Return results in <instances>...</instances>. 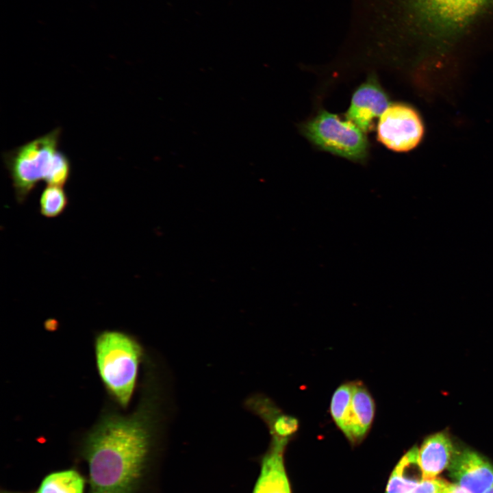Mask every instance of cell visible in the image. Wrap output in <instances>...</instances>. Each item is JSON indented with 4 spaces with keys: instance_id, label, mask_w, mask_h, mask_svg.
<instances>
[{
    "instance_id": "17",
    "label": "cell",
    "mask_w": 493,
    "mask_h": 493,
    "mask_svg": "<svg viewBox=\"0 0 493 493\" xmlns=\"http://www.w3.org/2000/svg\"><path fill=\"white\" fill-rule=\"evenodd\" d=\"M448 483L440 478L423 480L407 493H442Z\"/></svg>"
},
{
    "instance_id": "4",
    "label": "cell",
    "mask_w": 493,
    "mask_h": 493,
    "mask_svg": "<svg viewBox=\"0 0 493 493\" xmlns=\"http://www.w3.org/2000/svg\"><path fill=\"white\" fill-rule=\"evenodd\" d=\"M95 355L105 388L121 406H127L135 388L142 347L123 332L105 331L96 339Z\"/></svg>"
},
{
    "instance_id": "5",
    "label": "cell",
    "mask_w": 493,
    "mask_h": 493,
    "mask_svg": "<svg viewBox=\"0 0 493 493\" xmlns=\"http://www.w3.org/2000/svg\"><path fill=\"white\" fill-rule=\"evenodd\" d=\"M301 134L318 149L364 163L369 154L366 134L352 121L325 110L299 126Z\"/></svg>"
},
{
    "instance_id": "20",
    "label": "cell",
    "mask_w": 493,
    "mask_h": 493,
    "mask_svg": "<svg viewBox=\"0 0 493 493\" xmlns=\"http://www.w3.org/2000/svg\"><path fill=\"white\" fill-rule=\"evenodd\" d=\"M1 493H20V492H14L4 491V492H2Z\"/></svg>"
},
{
    "instance_id": "10",
    "label": "cell",
    "mask_w": 493,
    "mask_h": 493,
    "mask_svg": "<svg viewBox=\"0 0 493 493\" xmlns=\"http://www.w3.org/2000/svg\"><path fill=\"white\" fill-rule=\"evenodd\" d=\"M288 440L272 438L253 493H291L283 454Z\"/></svg>"
},
{
    "instance_id": "14",
    "label": "cell",
    "mask_w": 493,
    "mask_h": 493,
    "mask_svg": "<svg viewBox=\"0 0 493 493\" xmlns=\"http://www.w3.org/2000/svg\"><path fill=\"white\" fill-rule=\"evenodd\" d=\"M84 487L83 476L71 468L47 475L35 493H84Z\"/></svg>"
},
{
    "instance_id": "3",
    "label": "cell",
    "mask_w": 493,
    "mask_h": 493,
    "mask_svg": "<svg viewBox=\"0 0 493 493\" xmlns=\"http://www.w3.org/2000/svg\"><path fill=\"white\" fill-rule=\"evenodd\" d=\"M61 135L58 127L3 153L18 203H23L40 181L64 187L68 181L71 163L60 149Z\"/></svg>"
},
{
    "instance_id": "13",
    "label": "cell",
    "mask_w": 493,
    "mask_h": 493,
    "mask_svg": "<svg viewBox=\"0 0 493 493\" xmlns=\"http://www.w3.org/2000/svg\"><path fill=\"white\" fill-rule=\"evenodd\" d=\"M423 481L419 449L414 446L399 462L388 482L385 493H407Z\"/></svg>"
},
{
    "instance_id": "12",
    "label": "cell",
    "mask_w": 493,
    "mask_h": 493,
    "mask_svg": "<svg viewBox=\"0 0 493 493\" xmlns=\"http://www.w3.org/2000/svg\"><path fill=\"white\" fill-rule=\"evenodd\" d=\"M419 449V462L423 480L436 478L448 468L455 452L449 437L443 432L426 438Z\"/></svg>"
},
{
    "instance_id": "7",
    "label": "cell",
    "mask_w": 493,
    "mask_h": 493,
    "mask_svg": "<svg viewBox=\"0 0 493 493\" xmlns=\"http://www.w3.org/2000/svg\"><path fill=\"white\" fill-rule=\"evenodd\" d=\"M390 105L389 97L377 77L370 74L353 92L346 118L366 134L372 129L374 121L379 118Z\"/></svg>"
},
{
    "instance_id": "9",
    "label": "cell",
    "mask_w": 493,
    "mask_h": 493,
    "mask_svg": "<svg viewBox=\"0 0 493 493\" xmlns=\"http://www.w3.org/2000/svg\"><path fill=\"white\" fill-rule=\"evenodd\" d=\"M353 390L350 408L340 431L352 443H359L366 435L374 420L375 401L360 381H352Z\"/></svg>"
},
{
    "instance_id": "6",
    "label": "cell",
    "mask_w": 493,
    "mask_h": 493,
    "mask_svg": "<svg viewBox=\"0 0 493 493\" xmlns=\"http://www.w3.org/2000/svg\"><path fill=\"white\" fill-rule=\"evenodd\" d=\"M424 134L420 114L411 105L390 104L379 117L377 139L384 147L396 152H407L418 146Z\"/></svg>"
},
{
    "instance_id": "11",
    "label": "cell",
    "mask_w": 493,
    "mask_h": 493,
    "mask_svg": "<svg viewBox=\"0 0 493 493\" xmlns=\"http://www.w3.org/2000/svg\"><path fill=\"white\" fill-rule=\"evenodd\" d=\"M244 405L266 424L272 438L290 440L299 429V422L296 417L284 413L264 394L251 396Z\"/></svg>"
},
{
    "instance_id": "2",
    "label": "cell",
    "mask_w": 493,
    "mask_h": 493,
    "mask_svg": "<svg viewBox=\"0 0 493 493\" xmlns=\"http://www.w3.org/2000/svg\"><path fill=\"white\" fill-rule=\"evenodd\" d=\"M153 426L148 409L103 417L81 450L89 472V493H136L150 458Z\"/></svg>"
},
{
    "instance_id": "15",
    "label": "cell",
    "mask_w": 493,
    "mask_h": 493,
    "mask_svg": "<svg viewBox=\"0 0 493 493\" xmlns=\"http://www.w3.org/2000/svg\"><path fill=\"white\" fill-rule=\"evenodd\" d=\"M40 214L47 218H55L66 208L68 199L62 186L47 185L40 197Z\"/></svg>"
},
{
    "instance_id": "8",
    "label": "cell",
    "mask_w": 493,
    "mask_h": 493,
    "mask_svg": "<svg viewBox=\"0 0 493 493\" xmlns=\"http://www.w3.org/2000/svg\"><path fill=\"white\" fill-rule=\"evenodd\" d=\"M447 468L455 483L470 493H485L493 485V465L472 450L455 451Z\"/></svg>"
},
{
    "instance_id": "16",
    "label": "cell",
    "mask_w": 493,
    "mask_h": 493,
    "mask_svg": "<svg viewBox=\"0 0 493 493\" xmlns=\"http://www.w3.org/2000/svg\"><path fill=\"white\" fill-rule=\"evenodd\" d=\"M352 390V381L343 383L336 388L331 399L329 412L340 430L343 427L349 413Z\"/></svg>"
},
{
    "instance_id": "19",
    "label": "cell",
    "mask_w": 493,
    "mask_h": 493,
    "mask_svg": "<svg viewBox=\"0 0 493 493\" xmlns=\"http://www.w3.org/2000/svg\"><path fill=\"white\" fill-rule=\"evenodd\" d=\"M485 493H493V485L488 490H487Z\"/></svg>"
},
{
    "instance_id": "1",
    "label": "cell",
    "mask_w": 493,
    "mask_h": 493,
    "mask_svg": "<svg viewBox=\"0 0 493 493\" xmlns=\"http://www.w3.org/2000/svg\"><path fill=\"white\" fill-rule=\"evenodd\" d=\"M355 32L379 47L444 55L493 36V0H354Z\"/></svg>"
},
{
    "instance_id": "18",
    "label": "cell",
    "mask_w": 493,
    "mask_h": 493,
    "mask_svg": "<svg viewBox=\"0 0 493 493\" xmlns=\"http://www.w3.org/2000/svg\"><path fill=\"white\" fill-rule=\"evenodd\" d=\"M442 493H470L457 483H448Z\"/></svg>"
}]
</instances>
